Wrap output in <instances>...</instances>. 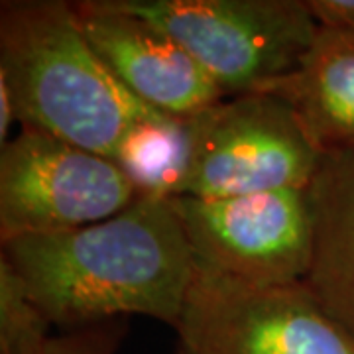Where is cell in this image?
Listing matches in <instances>:
<instances>
[{"mask_svg":"<svg viewBox=\"0 0 354 354\" xmlns=\"http://www.w3.org/2000/svg\"><path fill=\"white\" fill-rule=\"evenodd\" d=\"M34 299L65 330L127 315L176 327L195 258L171 199L140 197L87 227L2 242Z\"/></svg>","mask_w":354,"mask_h":354,"instance_id":"1","label":"cell"},{"mask_svg":"<svg viewBox=\"0 0 354 354\" xmlns=\"http://www.w3.org/2000/svg\"><path fill=\"white\" fill-rule=\"evenodd\" d=\"M51 327L20 272L0 254V354H38Z\"/></svg>","mask_w":354,"mask_h":354,"instance_id":"12","label":"cell"},{"mask_svg":"<svg viewBox=\"0 0 354 354\" xmlns=\"http://www.w3.org/2000/svg\"><path fill=\"white\" fill-rule=\"evenodd\" d=\"M124 329L118 323H104L85 329L65 330L51 337L38 354H116Z\"/></svg>","mask_w":354,"mask_h":354,"instance_id":"13","label":"cell"},{"mask_svg":"<svg viewBox=\"0 0 354 354\" xmlns=\"http://www.w3.org/2000/svg\"><path fill=\"white\" fill-rule=\"evenodd\" d=\"M87 41L104 65L144 104L176 116L201 113L227 95L195 57L162 28L116 0L73 2Z\"/></svg>","mask_w":354,"mask_h":354,"instance_id":"8","label":"cell"},{"mask_svg":"<svg viewBox=\"0 0 354 354\" xmlns=\"http://www.w3.org/2000/svg\"><path fill=\"white\" fill-rule=\"evenodd\" d=\"M319 28L354 30V0H307Z\"/></svg>","mask_w":354,"mask_h":354,"instance_id":"14","label":"cell"},{"mask_svg":"<svg viewBox=\"0 0 354 354\" xmlns=\"http://www.w3.org/2000/svg\"><path fill=\"white\" fill-rule=\"evenodd\" d=\"M162 28L227 97L266 91L301 64L319 24L307 0H116Z\"/></svg>","mask_w":354,"mask_h":354,"instance_id":"3","label":"cell"},{"mask_svg":"<svg viewBox=\"0 0 354 354\" xmlns=\"http://www.w3.org/2000/svg\"><path fill=\"white\" fill-rule=\"evenodd\" d=\"M176 354H354L305 283L254 286L195 266Z\"/></svg>","mask_w":354,"mask_h":354,"instance_id":"4","label":"cell"},{"mask_svg":"<svg viewBox=\"0 0 354 354\" xmlns=\"http://www.w3.org/2000/svg\"><path fill=\"white\" fill-rule=\"evenodd\" d=\"M288 102L321 153L354 144V30L319 28L301 64L260 91Z\"/></svg>","mask_w":354,"mask_h":354,"instance_id":"10","label":"cell"},{"mask_svg":"<svg viewBox=\"0 0 354 354\" xmlns=\"http://www.w3.org/2000/svg\"><path fill=\"white\" fill-rule=\"evenodd\" d=\"M193 150V114H160L130 128L111 160L130 179L138 199H174L187 181Z\"/></svg>","mask_w":354,"mask_h":354,"instance_id":"11","label":"cell"},{"mask_svg":"<svg viewBox=\"0 0 354 354\" xmlns=\"http://www.w3.org/2000/svg\"><path fill=\"white\" fill-rule=\"evenodd\" d=\"M136 199L130 179L101 153L30 128L0 146V242L87 227Z\"/></svg>","mask_w":354,"mask_h":354,"instance_id":"6","label":"cell"},{"mask_svg":"<svg viewBox=\"0 0 354 354\" xmlns=\"http://www.w3.org/2000/svg\"><path fill=\"white\" fill-rule=\"evenodd\" d=\"M0 79L18 122L113 158L138 122L160 116L128 91L88 44L73 2L0 4Z\"/></svg>","mask_w":354,"mask_h":354,"instance_id":"2","label":"cell"},{"mask_svg":"<svg viewBox=\"0 0 354 354\" xmlns=\"http://www.w3.org/2000/svg\"><path fill=\"white\" fill-rule=\"evenodd\" d=\"M193 118V164L179 197L221 199L309 187L319 169L323 153L278 95L227 97Z\"/></svg>","mask_w":354,"mask_h":354,"instance_id":"5","label":"cell"},{"mask_svg":"<svg viewBox=\"0 0 354 354\" xmlns=\"http://www.w3.org/2000/svg\"><path fill=\"white\" fill-rule=\"evenodd\" d=\"M14 122H18L16 102H14L10 87L0 79V144L2 146L12 138L10 132H12Z\"/></svg>","mask_w":354,"mask_h":354,"instance_id":"15","label":"cell"},{"mask_svg":"<svg viewBox=\"0 0 354 354\" xmlns=\"http://www.w3.org/2000/svg\"><path fill=\"white\" fill-rule=\"evenodd\" d=\"M195 266L254 286L304 283L313 260L309 187L171 199Z\"/></svg>","mask_w":354,"mask_h":354,"instance_id":"7","label":"cell"},{"mask_svg":"<svg viewBox=\"0 0 354 354\" xmlns=\"http://www.w3.org/2000/svg\"><path fill=\"white\" fill-rule=\"evenodd\" d=\"M309 197L315 242L304 283L354 339V144L323 153Z\"/></svg>","mask_w":354,"mask_h":354,"instance_id":"9","label":"cell"}]
</instances>
